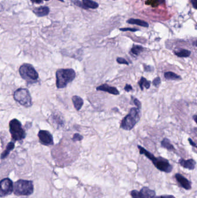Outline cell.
I'll use <instances>...</instances> for the list:
<instances>
[{"label":"cell","mask_w":197,"mask_h":198,"mask_svg":"<svg viewBox=\"0 0 197 198\" xmlns=\"http://www.w3.org/2000/svg\"><path fill=\"white\" fill-rule=\"evenodd\" d=\"M191 2L193 5V7L197 9V0H191Z\"/></svg>","instance_id":"obj_34"},{"label":"cell","mask_w":197,"mask_h":198,"mask_svg":"<svg viewBox=\"0 0 197 198\" xmlns=\"http://www.w3.org/2000/svg\"><path fill=\"white\" fill-rule=\"evenodd\" d=\"M189 143H190V144L193 147H195V148H197V144H195V143H194V141H193L190 138H189Z\"/></svg>","instance_id":"obj_35"},{"label":"cell","mask_w":197,"mask_h":198,"mask_svg":"<svg viewBox=\"0 0 197 198\" xmlns=\"http://www.w3.org/2000/svg\"><path fill=\"white\" fill-rule=\"evenodd\" d=\"M177 182L186 190L191 189V182L181 174L176 173L175 176Z\"/></svg>","instance_id":"obj_10"},{"label":"cell","mask_w":197,"mask_h":198,"mask_svg":"<svg viewBox=\"0 0 197 198\" xmlns=\"http://www.w3.org/2000/svg\"><path fill=\"white\" fill-rule=\"evenodd\" d=\"M138 84L140 85L141 90H144V87H145L146 89H149L150 87V82L148 81L144 77H142L140 79Z\"/></svg>","instance_id":"obj_19"},{"label":"cell","mask_w":197,"mask_h":198,"mask_svg":"<svg viewBox=\"0 0 197 198\" xmlns=\"http://www.w3.org/2000/svg\"><path fill=\"white\" fill-rule=\"evenodd\" d=\"M1 190H0V196L1 197H4L9 195H11L13 191L14 185L11 179L8 178H5L2 179L0 182Z\"/></svg>","instance_id":"obj_8"},{"label":"cell","mask_w":197,"mask_h":198,"mask_svg":"<svg viewBox=\"0 0 197 198\" xmlns=\"http://www.w3.org/2000/svg\"><path fill=\"white\" fill-rule=\"evenodd\" d=\"M140 198H154L156 197V192L147 186L143 187L140 191Z\"/></svg>","instance_id":"obj_11"},{"label":"cell","mask_w":197,"mask_h":198,"mask_svg":"<svg viewBox=\"0 0 197 198\" xmlns=\"http://www.w3.org/2000/svg\"><path fill=\"white\" fill-rule=\"evenodd\" d=\"M161 145L163 147L168 149L169 151H173L175 149L174 147L171 144L168 139H164L161 141Z\"/></svg>","instance_id":"obj_20"},{"label":"cell","mask_w":197,"mask_h":198,"mask_svg":"<svg viewBox=\"0 0 197 198\" xmlns=\"http://www.w3.org/2000/svg\"><path fill=\"white\" fill-rule=\"evenodd\" d=\"M154 198H176L173 195H161V196H156Z\"/></svg>","instance_id":"obj_30"},{"label":"cell","mask_w":197,"mask_h":198,"mask_svg":"<svg viewBox=\"0 0 197 198\" xmlns=\"http://www.w3.org/2000/svg\"><path fill=\"white\" fill-rule=\"evenodd\" d=\"M14 194L17 196H29L34 192L33 182L19 180L14 184Z\"/></svg>","instance_id":"obj_3"},{"label":"cell","mask_w":197,"mask_h":198,"mask_svg":"<svg viewBox=\"0 0 197 198\" xmlns=\"http://www.w3.org/2000/svg\"><path fill=\"white\" fill-rule=\"evenodd\" d=\"M149 160L152 161V163L157 169L163 172L169 173L172 170V166L169 163L168 161L164 158L161 157L156 158L153 155Z\"/></svg>","instance_id":"obj_7"},{"label":"cell","mask_w":197,"mask_h":198,"mask_svg":"<svg viewBox=\"0 0 197 198\" xmlns=\"http://www.w3.org/2000/svg\"><path fill=\"white\" fill-rule=\"evenodd\" d=\"M82 2L87 9H97L99 7L97 2L92 0H82Z\"/></svg>","instance_id":"obj_18"},{"label":"cell","mask_w":197,"mask_h":198,"mask_svg":"<svg viewBox=\"0 0 197 198\" xmlns=\"http://www.w3.org/2000/svg\"><path fill=\"white\" fill-rule=\"evenodd\" d=\"M14 148H15V143L13 142L9 143L8 145H7V147H6L5 150L1 154V159H4L5 158L8 157V155L9 154L10 152L12 150H13Z\"/></svg>","instance_id":"obj_16"},{"label":"cell","mask_w":197,"mask_h":198,"mask_svg":"<svg viewBox=\"0 0 197 198\" xmlns=\"http://www.w3.org/2000/svg\"><path fill=\"white\" fill-rule=\"evenodd\" d=\"M144 70L146 71H152L154 70V68H153V67L150 66H147V65H145L144 64Z\"/></svg>","instance_id":"obj_29"},{"label":"cell","mask_w":197,"mask_h":198,"mask_svg":"<svg viewBox=\"0 0 197 198\" xmlns=\"http://www.w3.org/2000/svg\"><path fill=\"white\" fill-rule=\"evenodd\" d=\"M83 137L82 135L79 134V133H75L74 134V136L72 137V140L74 141H81L83 140Z\"/></svg>","instance_id":"obj_24"},{"label":"cell","mask_w":197,"mask_h":198,"mask_svg":"<svg viewBox=\"0 0 197 198\" xmlns=\"http://www.w3.org/2000/svg\"><path fill=\"white\" fill-rule=\"evenodd\" d=\"M56 86L62 89L66 87L76 77L75 71L72 68H62L56 71Z\"/></svg>","instance_id":"obj_1"},{"label":"cell","mask_w":197,"mask_h":198,"mask_svg":"<svg viewBox=\"0 0 197 198\" xmlns=\"http://www.w3.org/2000/svg\"><path fill=\"white\" fill-rule=\"evenodd\" d=\"M179 164L181 165V166H182L183 167H184L185 169H187L194 170L195 167V165H196V162L193 159H190L188 160H185L184 159H181L179 161Z\"/></svg>","instance_id":"obj_13"},{"label":"cell","mask_w":197,"mask_h":198,"mask_svg":"<svg viewBox=\"0 0 197 198\" xmlns=\"http://www.w3.org/2000/svg\"><path fill=\"white\" fill-rule=\"evenodd\" d=\"M193 45L195 46H197V41L194 42L193 43Z\"/></svg>","instance_id":"obj_37"},{"label":"cell","mask_w":197,"mask_h":198,"mask_svg":"<svg viewBox=\"0 0 197 198\" xmlns=\"http://www.w3.org/2000/svg\"><path fill=\"white\" fill-rule=\"evenodd\" d=\"M124 90L126 92H130V91L132 90V87L130 85H128L127 84L126 85V87H124Z\"/></svg>","instance_id":"obj_33"},{"label":"cell","mask_w":197,"mask_h":198,"mask_svg":"<svg viewBox=\"0 0 197 198\" xmlns=\"http://www.w3.org/2000/svg\"><path fill=\"white\" fill-rule=\"evenodd\" d=\"M164 77L165 78L168 80H177L181 79V77L179 75L171 71L165 73L164 74Z\"/></svg>","instance_id":"obj_21"},{"label":"cell","mask_w":197,"mask_h":198,"mask_svg":"<svg viewBox=\"0 0 197 198\" xmlns=\"http://www.w3.org/2000/svg\"><path fill=\"white\" fill-rule=\"evenodd\" d=\"M161 83V79L160 77H157L156 78L154 79L153 81V84L154 86H155L156 87H158L159 86V85Z\"/></svg>","instance_id":"obj_27"},{"label":"cell","mask_w":197,"mask_h":198,"mask_svg":"<svg viewBox=\"0 0 197 198\" xmlns=\"http://www.w3.org/2000/svg\"><path fill=\"white\" fill-rule=\"evenodd\" d=\"M13 98L25 107H30L32 103V98L28 89L25 88H19L13 93Z\"/></svg>","instance_id":"obj_6"},{"label":"cell","mask_w":197,"mask_h":198,"mask_svg":"<svg viewBox=\"0 0 197 198\" xmlns=\"http://www.w3.org/2000/svg\"><path fill=\"white\" fill-rule=\"evenodd\" d=\"M97 91H103L110 94L114 95H119L120 92L115 87H111L108 84H103L96 87Z\"/></svg>","instance_id":"obj_12"},{"label":"cell","mask_w":197,"mask_h":198,"mask_svg":"<svg viewBox=\"0 0 197 198\" xmlns=\"http://www.w3.org/2000/svg\"><path fill=\"white\" fill-rule=\"evenodd\" d=\"M9 132L15 141L23 140L26 136L25 130L22 127L21 122L17 119L11 120L9 124Z\"/></svg>","instance_id":"obj_5"},{"label":"cell","mask_w":197,"mask_h":198,"mask_svg":"<svg viewBox=\"0 0 197 198\" xmlns=\"http://www.w3.org/2000/svg\"><path fill=\"white\" fill-rule=\"evenodd\" d=\"M120 30L121 31H131L135 32V31H138V29H131V28H124V29H120Z\"/></svg>","instance_id":"obj_31"},{"label":"cell","mask_w":197,"mask_h":198,"mask_svg":"<svg viewBox=\"0 0 197 198\" xmlns=\"http://www.w3.org/2000/svg\"><path fill=\"white\" fill-rule=\"evenodd\" d=\"M175 54L180 58H187L191 54V52L189 50H181L175 52Z\"/></svg>","instance_id":"obj_22"},{"label":"cell","mask_w":197,"mask_h":198,"mask_svg":"<svg viewBox=\"0 0 197 198\" xmlns=\"http://www.w3.org/2000/svg\"><path fill=\"white\" fill-rule=\"evenodd\" d=\"M58 1H61V2H64V0H58Z\"/></svg>","instance_id":"obj_39"},{"label":"cell","mask_w":197,"mask_h":198,"mask_svg":"<svg viewBox=\"0 0 197 198\" xmlns=\"http://www.w3.org/2000/svg\"><path fill=\"white\" fill-rule=\"evenodd\" d=\"M134 103L135 104L137 108H138L139 110H140L141 107H142V104L140 102V100H138L137 99H135L134 100Z\"/></svg>","instance_id":"obj_28"},{"label":"cell","mask_w":197,"mask_h":198,"mask_svg":"<svg viewBox=\"0 0 197 198\" xmlns=\"http://www.w3.org/2000/svg\"><path fill=\"white\" fill-rule=\"evenodd\" d=\"M140 119V112L138 108H132L129 114L122 120L120 128L126 130H130L135 126Z\"/></svg>","instance_id":"obj_2"},{"label":"cell","mask_w":197,"mask_h":198,"mask_svg":"<svg viewBox=\"0 0 197 198\" xmlns=\"http://www.w3.org/2000/svg\"><path fill=\"white\" fill-rule=\"evenodd\" d=\"M117 62L119 64H126V65H128V62L124 59L123 58H117Z\"/></svg>","instance_id":"obj_26"},{"label":"cell","mask_w":197,"mask_h":198,"mask_svg":"<svg viewBox=\"0 0 197 198\" xmlns=\"http://www.w3.org/2000/svg\"><path fill=\"white\" fill-rule=\"evenodd\" d=\"M19 73L21 78L30 83L36 82L38 79V74L31 64L24 63L19 68Z\"/></svg>","instance_id":"obj_4"},{"label":"cell","mask_w":197,"mask_h":198,"mask_svg":"<svg viewBox=\"0 0 197 198\" xmlns=\"http://www.w3.org/2000/svg\"><path fill=\"white\" fill-rule=\"evenodd\" d=\"M193 119L195 120V122L197 124V115H195V116H193Z\"/></svg>","instance_id":"obj_36"},{"label":"cell","mask_w":197,"mask_h":198,"mask_svg":"<svg viewBox=\"0 0 197 198\" xmlns=\"http://www.w3.org/2000/svg\"><path fill=\"white\" fill-rule=\"evenodd\" d=\"M72 100L74 104V107L77 111H79L81 109V108L82 107L83 105V99L78 96H74L72 98Z\"/></svg>","instance_id":"obj_15"},{"label":"cell","mask_w":197,"mask_h":198,"mask_svg":"<svg viewBox=\"0 0 197 198\" xmlns=\"http://www.w3.org/2000/svg\"><path fill=\"white\" fill-rule=\"evenodd\" d=\"M159 1L160 3H163L164 2V0H159Z\"/></svg>","instance_id":"obj_38"},{"label":"cell","mask_w":197,"mask_h":198,"mask_svg":"<svg viewBox=\"0 0 197 198\" xmlns=\"http://www.w3.org/2000/svg\"><path fill=\"white\" fill-rule=\"evenodd\" d=\"M73 2H74V4L78 7H79L80 8H82L83 9H87V8L85 6V5L82 2H81L79 0H74L73 1Z\"/></svg>","instance_id":"obj_25"},{"label":"cell","mask_w":197,"mask_h":198,"mask_svg":"<svg viewBox=\"0 0 197 198\" xmlns=\"http://www.w3.org/2000/svg\"><path fill=\"white\" fill-rule=\"evenodd\" d=\"M44 1H48L49 0H31V1L33 3H35V4H41Z\"/></svg>","instance_id":"obj_32"},{"label":"cell","mask_w":197,"mask_h":198,"mask_svg":"<svg viewBox=\"0 0 197 198\" xmlns=\"http://www.w3.org/2000/svg\"><path fill=\"white\" fill-rule=\"evenodd\" d=\"M38 136L42 144L47 146L53 144V138L49 132L43 130H39Z\"/></svg>","instance_id":"obj_9"},{"label":"cell","mask_w":197,"mask_h":198,"mask_svg":"<svg viewBox=\"0 0 197 198\" xmlns=\"http://www.w3.org/2000/svg\"><path fill=\"white\" fill-rule=\"evenodd\" d=\"M49 8L48 7H40L39 8L33 9V12L37 16L44 17L48 15L49 13Z\"/></svg>","instance_id":"obj_14"},{"label":"cell","mask_w":197,"mask_h":198,"mask_svg":"<svg viewBox=\"0 0 197 198\" xmlns=\"http://www.w3.org/2000/svg\"><path fill=\"white\" fill-rule=\"evenodd\" d=\"M144 50V48L140 45H134L131 50V52L133 54L138 56Z\"/></svg>","instance_id":"obj_23"},{"label":"cell","mask_w":197,"mask_h":198,"mask_svg":"<svg viewBox=\"0 0 197 198\" xmlns=\"http://www.w3.org/2000/svg\"><path fill=\"white\" fill-rule=\"evenodd\" d=\"M128 23L131 24V25H136L138 26H142L144 27H148L149 26L148 23L144 21H141L139 19H130L127 21Z\"/></svg>","instance_id":"obj_17"}]
</instances>
